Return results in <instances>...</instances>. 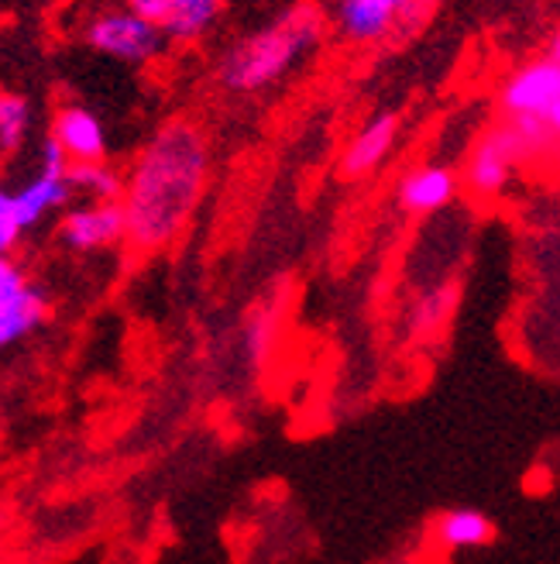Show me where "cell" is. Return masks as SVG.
<instances>
[{
	"instance_id": "obj_1",
	"label": "cell",
	"mask_w": 560,
	"mask_h": 564,
	"mask_svg": "<svg viewBox=\"0 0 560 564\" xmlns=\"http://www.w3.org/2000/svg\"><path fill=\"white\" fill-rule=\"evenodd\" d=\"M210 141L189 118L165 121L124 176L128 245L142 256L169 248L189 228L210 183Z\"/></svg>"
},
{
	"instance_id": "obj_2",
	"label": "cell",
	"mask_w": 560,
	"mask_h": 564,
	"mask_svg": "<svg viewBox=\"0 0 560 564\" xmlns=\"http://www.w3.org/2000/svg\"><path fill=\"white\" fill-rule=\"evenodd\" d=\"M327 35V18L310 0L275 14L259 32L238 39L217 63V83L228 94H262L310 63Z\"/></svg>"
},
{
	"instance_id": "obj_3",
	"label": "cell",
	"mask_w": 560,
	"mask_h": 564,
	"mask_svg": "<svg viewBox=\"0 0 560 564\" xmlns=\"http://www.w3.org/2000/svg\"><path fill=\"white\" fill-rule=\"evenodd\" d=\"M526 162H534V159H529L516 128L502 118L498 124L482 131V138L471 145L468 162L461 169V183L474 200L488 204V200H498V196L513 186L516 173Z\"/></svg>"
},
{
	"instance_id": "obj_4",
	"label": "cell",
	"mask_w": 560,
	"mask_h": 564,
	"mask_svg": "<svg viewBox=\"0 0 560 564\" xmlns=\"http://www.w3.org/2000/svg\"><path fill=\"white\" fill-rule=\"evenodd\" d=\"M83 42L114 63L145 66L158 59L162 48L169 45V35L162 32L158 21L138 14L131 8H114V11L94 14L83 24Z\"/></svg>"
},
{
	"instance_id": "obj_5",
	"label": "cell",
	"mask_w": 560,
	"mask_h": 564,
	"mask_svg": "<svg viewBox=\"0 0 560 564\" xmlns=\"http://www.w3.org/2000/svg\"><path fill=\"white\" fill-rule=\"evenodd\" d=\"M498 110L502 118L534 115L560 138V63L543 55L513 69L498 87Z\"/></svg>"
},
{
	"instance_id": "obj_6",
	"label": "cell",
	"mask_w": 560,
	"mask_h": 564,
	"mask_svg": "<svg viewBox=\"0 0 560 564\" xmlns=\"http://www.w3.org/2000/svg\"><path fill=\"white\" fill-rule=\"evenodd\" d=\"M433 0H338L333 24L341 39L354 45H372L392 39L399 28H413Z\"/></svg>"
},
{
	"instance_id": "obj_7",
	"label": "cell",
	"mask_w": 560,
	"mask_h": 564,
	"mask_svg": "<svg viewBox=\"0 0 560 564\" xmlns=\"http://www.w3.org/2000/svg\"><path fill=\"white\" fill-rule=\"evenodd\" d=\"M69 159L59 149V141L52 134L45 138L42 145V165H39V176L28 180L18 193H14V207H18V220L24 231L39 228V224L52 214L69 204V196L76 193L69 183Z\"/></svg>"
},
{
	"instance_id": "obj_8",
	"label": "cell",
	"mask_w": 560,
	"mask_h": 564,
	"mask_svg": "<svg viewBox=\"0 0 560 564\" xmlns=\"http://www.w3.org/2000/svg\"><path fill=\"white\" fill-rule=\"evenodd\" d=\"M59 241L69 251H103L128 241V217L121 200H107V204H83L63 214L59 220Z\"/></svg>"
},
{
	"instance_id": "obj_9",
	"label": "cell",
	"mask_w": 560,
	"mask_h": 564,
	"mask_svg": "<svg viewBox=\"0 0 560 564\" xmlns=\"http://www.w3.org/2000/svg\"><path fill=\"white\" fill-rule=\"evenodd\" d=\"M399 134H403V118L396 110H378L375 118H369L351 134L348 149L341 155V176L344 180L372 176L375 169L392 155V149H396Z\"/></svg>"
},
{
	"instance_id": "obj_10",
	"label": "cell",
	"mask_w": 560,
	"mask_h": 564,
	"mask_svg": "<svg viewBox=\"0 0 560 564\" xmlns=\"http://www.w3.org/2000/svg\"><path fill=\"white\" fill-rule=\"evenodd\" d=\"M458 189H461L458 169L443 162H427V165H416L413 173L399 180L396 200L409 217H427V214L451 207L458 200Z\"/></svg>"
},
{
	"instance_id": "obj_11",
	"label": "cell",
	"mask_w": 560,
	"mask_h": 564,
	"mask_svg": "<svg viewBox=\"0 0 560 564\" xmlns=\"http://www.w3.org/2000/svg\"><path fill=\"white\" fill-rule=\"evenodd\" d=\"M498 538L495 520L479 506H451L430 523V541L443 554H471L485 551Z\"/></svg>"
},
{
	"instance_id": "obj_12",
	"label": "cell",
	"mask_w": 560,
	"mask_h": 564,
	"mask_svg": "<svg viewBox=\"0 0 560 564\" xmlns=\"http://www.w3.org/2000/svg\"><path fill=\"white\" fill-rule=\"evenodd\" d=\"M52 138L59 141V149L66 152V159L76 162H103L107 159V131L100 124V118L90 107L79 104H66L55 110L52 118Z\"/></svg>"
},
{
	"instance_id": "obj_13",
	"label": "cell",
	"mask_w": 560,
	"mask_h": 564,
	"mask_svg": "<svg viewBox=\"0 0 560 564\" xmlns=\"http://www.w3.org/2000/svg\"><path fill=\"white\" fill-rule=\"evenodd\" d=\"M223 8H228V0H169L162 18V32L169 35V42L179 45L200 42L220 21Z\"/></svg>"
},
{
	"instance_id": "obj_14",
	"label": "cell",
	"mask_w": 560,
	"mask_h": 564,
	"mask_svg": "<svg viewBox=\"0 0 560 564\" xmlns=\"http://www.w3.org/2000/svg\"><path fill=\"white\" fill-rule=\"evenodd\" d=\"M48 317V300L42 290L28 286L18 296L0 300V348H8L21 337H28L35 327H42Z\"/></svg>"
},
{
	"instance_id": "obj_15",
	"label": "cell",
	"mask_w": 560,
	"mask_h": 564,
	"mask_svg": "<svg viewBox=\"0 0 560 564\" xmlns=\"http://www.w3.org/2000/svg\"><path fill=\"white\" fill-rule=\"evenodd\" d=\"M69 183L79 196H87V200H97V204L121 200L124 196V176L107 159L69 165Z\"/></svg>"
},
{
	"instance_id": "obj_16",
	"label": "cell",
	"mask_w": 560,
	"mask_h": 564,
	"mask_svg": "<svg viewBox=\"0 0 560 564\" xmlns=\"http://www.w3.org/2000/svg\"><path fill=\"white\" fill-rule=\"evenodd\" d=\"M28 128H32V104L21 94L0 90V155L18 152L28 138Z\"/></svg>"
},
{
	"instance_id": "obj_17",
	"label": "cell",
	"mask_w": 560,
	"mask_h": 564,
	"mask_svg": "<svg viewBox=\"0 0 560 564\" xmlns=\"http://www.w3.org/2000/svg\"><path fill=\"white\" fill-rule=\"evenodd\" d=\"M21 235H24V228L18 220L14 193H8L4 186H0V256H11L21 241Z\"/></svg>"
},
{
	"instance_id": "obj_18",
	"label": "cell",
	"mask_w": 560,
	"mask_h": 564,
	"mask_svg": "<svg viewBox=\"0 0 560 564\" xmlns=\"http://www.w3.org/2000/svg\"><path fill=\"white\" fill-rule=\"evenodd\" d=\"M272 337H275V310H259V317L248 324V351L251 358H265L268 348H272Z\"/></svg>"
},
{
	"instance_id": "obj_19",
	"label": "cell",
	"mask_w": 560,
	"mask_h": 564,
	"mask_svg": "<svg viewBox=\"0 0 560 564\" xmlns=\"http://www.w3.org/2000/svg\"><path fill=\"white\" fill-rule=\"evenodd\" d=\"M32 282H28V275L18 269V262L11 256H0V300H8V296H18L24 293Z\"/></svg>"
},
{
	"instance_id": "obj_20",
	"label": "cell",
	"mask_w": 560,
	"mask_h": 564,
	"mask_svg": "<svg viewBox=\"0 0 560 564\" xmlns=\"http://www.w3.org/2000/svg\"><path fill=\"white\" fill-rule=\"evenodd\" d=\"M124 8H131V11L145 14V18H152V21H158V24H162L165 8H169V0H124Z\"/></svg>"
},
{
	"instance_id": "obj_21",
	"label": "cell",
	"mask_w": 560,
	"mask_h": 564,
	"mask_svg": "<svg viewBox=\"0 0 560 564\" xmlns=\"http://www.w3.org/2000/svg\"><path fill=\"white\" fill-rule=\"evenodd\" d=\"M547 59H553V63H560V24L553 28V35H550V42H547Z\"/></svg>"
},
{
	"instance_id": "obj_22",
	"label": "cell",
	"mask_w": 560,
	"mask_h": 564,
	"mask_svg": "<svg viewBox=\"0 0 560 564\" xmlns=\"http://www.w3.org/2000/svg\"><path fill=\"white\" fill-rule=\"evenodd\" d=\"M557 159H560V149H557Z\"/></svg>"
}]
</instances>
